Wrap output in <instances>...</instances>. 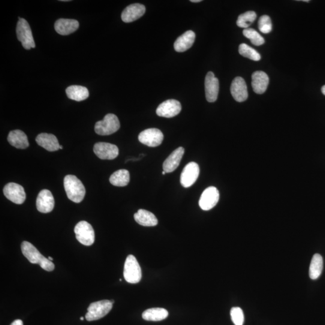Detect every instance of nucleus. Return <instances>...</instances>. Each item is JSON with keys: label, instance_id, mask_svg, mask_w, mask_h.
<instances>
[{"label": "nucleus", "instance_id": "f257e3e1", "mask_svg": "<svg viewBox=\"0 0 325 325\" xmlns=\"http://www.w3.org/2000/svg\"><path fill=\"white\" fill-rule=\"evenodd\" d=\"M21 251H22L24 257L30 263L38 264L42 269L48 271V272H51L54 269L55 266H54L53 262L48 260V258L45 257L43 255H42L32 243L24 241L21 244Z\"/></svg>", "mask_w": 325, "mask_h": 325}, {"label": "nucleus", "instance_id": "f03ea898", "mask_svg": "<svg viewBox=\"0 0 325 325\" xmlns=\"http://www.w3.org/2000/svg\"><path fill=\"white\" fill-rule=\"evenodd\" d=\"M64 188L69 200L75 203H81L85 197V188L82 182L75 176L68 175L65 177Z\"/></svg>", "mask_w": 325, "mask_h": 325}, {"label": "nucleus", "instance_id": "7ed1b4c3", "mask_svg": "<svg viewBox=\"0 0 325 325\" xmlns=\"http://www.w3.org/2000/svg\"><path fill=\"white\" fill-rule=\"evenodd\" d=\"M113 304L111 300H102L92 303L87 308L85 316L86 320L91 321L104 317L112 309Z\"/></svg>", "mask_w": 325, "mask_h": 325}, {"label": "nucleus", "instance_id": "20e7f679", "mask_svg": "<svg viewBox=\"0 0 325 325\" xmlns=\"http://www.w3.org/2000/svg\"><path fill=\"white\" fill-rule=\"evenodd\" d=\"M123 276L125 281L130 284H136L141 279V270L136 258L132 255H129L126 257Z\"/></svg>", "mask_w": 325, "mask_h": 325}, {"label": "nucleus", "instance_id": "39448f33", "mask_svg": "<svg viewBox=\"0 0 325 325\" xmlns=\"http://www.w3.org/2000/svg\"><path fill=\"white\" fill-rule=\"evenodd\" d=\"M120 128L118 118L114 114H107L104 119L96 123L95 131L96 134L108 135L114 133Z\"/></svg>", "mask_w": 325, "mask_h": 325}, {"label": "nucleus", "instance_id": "423d86ee", "mask_svg": "<svg viewBox=\"0 0 325 325\" xmlns=\"http://www.w3.org/2000/svg\"><path fill=\"white\" fill-rule=\"evenodd\" d=\"M17 35L18 40L21 42L26 50L35 48L31 28L28 22L24 18H19L17 26Z\"/></svg>", "mask_w": 325, "mask_h": 325}, {"label": "nucleus", "instance_id": "0eeeda50", "mask_svg": "<svg viewBox=\"0 0 325 325\" xmlns=\"http://www.w3.org/2000/svg\"><path fill=\"white\" fill-rule=\"evenodd\" d=\"M76 239L84 246H91L95 242V231L92 225L86 221H80L75 226Z\"/></svg>", "mask_w": 325, "mask_h": 325}, {"label": "nucleus", "instance_id": "6e6552de", "mask_svg": "<svg viewBox=\"0 0 325 325\" xmlns=\"http://www.w3.org/2000/svg\"><path fill=\"white\" fill-rule=\"evenodd\" d=\"M138 138L140 143L147 146L156 147L160 145L164 135L157 128H149L141 131Z\"/></svg>", "mask_w": 325, "mask_h": 325}, {"label": "nucleus", "instance_id": "1a4fd4ad", "mask_svg": "<svg viewBox=\"0 0 325 325\" xmlns=\"http://www.w3.org/2000/svg\"><path fill=\"white\" fill-rule=\"evenodd\" d=\"M200 167L195 162H190L186 166L181 174L180 183L184 188L192 186L197 180L200 175Z\"/></svg>", "mask_w": 325, "mask_h": 325}, {"label": "nucleus", "instance_id": "9d476101", "mask_svg": "<svg viewBox=\"0 0 325 325\" xmlns=\"http://www.w3.org/2000/svg\"><path fill=\"white\" fill-rule=\"evenodd\" d=\"M6 198L15 204H22L26 200V194L23 186L15 183H8L3 189Z\"/></svg>", "mask_w": 325, "mask_h": 325}, {"label": "nucleus", "instance_id": "9b49d317", "mask_svg": "<svg viewBox=\"0 0 325 325\" xmlns=\"http://www.w3.org/2000/svg\"><path fill=\"white\" fill-rule=\"evenodd\" d=\"M219 200L218 190L215 187H209L202 194L199 205L202 210L208 211L215 207L218 204Z\"/></svg>", "mask_w": 325, "mask_h": 325}, {"label": "nucleus", "instance_id": "f8f14e48", "mask_svg": "<svg viewBox=\"0 0 325 325\" xmlns=\"http://www.w3.org/2000/svg\"><path fill=\"white\" fill-rule=\"evenodd\" d=\"M182 111V105L176 99H168L162 102L156 108V113L160 117L171 118L175 117Z\"/></svg>", "mask_w": 325, "mask_h": 325}, {"label": "nucleus", "instance_id": "ddd939ff", "mask_svg": "<svg viewBox=\"0 0 325 325\" xmlns=\"http://www.w3.org/2000/svg\"><path fill=\"white\" fill-rule=\"evenodd\" d=\"M93 151L102 159H113L119 155L118 147L115 144L106 142H98L93 146Z\"/></svg>", "mask_w": 325, "mask_h": 325}, {"label": "nucleus", "instance_id": "4468645a", "mask_svg": "<svg viewBox=\"0 0 325 325\" xmlns=\"http://www.w3.org/2000/svg\"><path fill=\"white\" fill-rule=\"evenodd\" d=\"M219 82L213 72H208L205 79V92L207 101L214 102L218 99Z\"/></svg>", "mask_w": 325, "mask_h": 325}, {"label": "nucleus", "instance_id": "2eb2a0df", "mask_svg": "<svg viewBox=\"0 0 325 325\" xmlns=\"http://www.w3.org/2000/svg\"><path fill=\"white\" fill-rule=\"evenodd\" d=\"M54 207V199L52 194L48 190H42L38 196L36 200V207L39 212L48 213L52 212Z\"/></svg>", "mask_w": 325, "mask_h": 325}, {"label": "nucleus", "instance_id": "dca6fc26", "mask_svg": "<svg viewBox=\"0 0 325 325\" xmlns=\"http://www.w3.org/2000/svg\"><path fill=\"white\" fill-rule=\"evenodd\" d=\"M231 93L237 102H242L248 97V89L245 80L240 77L235 78L231 86Z\"/></svg>", "mask_w": 325, "mask_h": 325}, {"label": "nucleus", "instance_id": "f3484780", "mask_svg": "<svg viewBox=\"0 0 325 325\" xmlns=\"http://www.w3.org/2000/svg\"><path fill=\"white\" fill-rule=\"evenodd\" d=\"M145 11L144 6L139 3L129 5L122 12V20L126 23L133 22L142 17Z\"/></svg>", "mask_w": 325, "mask_h": 325}, {"label": "nucleus", "instance_id": "a211bd4d", "mask_svg": "<svg viewBox=\"0 0 325 325\" xmlns=\"http://www.w3.org/2000/svg\"><path fill=\"white\" fill-rule=\"evenodd\" d=\"M269 78L263 71H255L252 75V86L257 94H263L269 85Z\"/></svg>", "mask_w": 325, "mask_h": 325}, {"label": "nucleus", "instance_id": "6ab92c4d", "mask_svg": "<svg viewBox=\"0 0 325 325\" xmlns=\"http://www.w3.org/2000/svg\"><path fill=\"white\" fill-rule=\"evenodd\" d=\"M184 153H185V149L183 147H179V148L174 150L165 159L162 165L164 171L167 173H171L176 170L182 161Z\"/></svg>", "mask_w": 325, "mask_h": 325}, {"label": "nucleus", "instance_id": "aec40b11", "mask_svg": "<svg viewBox=\"0 0 325 325\" xmlns=\"http://www.w3.org/2000/svg\"><path fill=\"white\" fill-rule=\"evenodd\" d=\"M79 27L77 20L71 19H59L54 24V29L59 35L66 36L73 33Z\"/></svg>", "mask_w": 325, "mask_h": 325}, {"label": "nucleus", "instance_id": "412c9836", "mask_svg": "<svg viewBox=\"0 0 325 325\" xmlns=\"http://www.w3.org/2000/svg\"><path fill=\"white\" fill-rule=\"evenodd\" d=\"M36 143L48 151L54 152L60 149V144L55 135L52 134L41 133L36 138Z\"/></svg>", "mask_w": 325, "mask_h": 325}, {"label": "nucleus", "instance_id": "4be33fe9", "mask_svg": "<svg viewBox=\"0 0 325 325\" xmlns=\"http://www.w3.org/2000/svg\"><path fill=\"white\" fill-rule=\"evenodd\" d=\"M195 33L189 30L183 35L180 36L174 43V49L177 52L182 53L189 49L192 47L195 40Z\"/></svg>", "mask_w": 325, "mask_h": 325}, {"label": "nucleus", "instance_id": "5701e85b", "mask_svg": "<svg viewBox=\"0 0 325 325\" xmlns=\"http://www.w3.org/2000/svg\"><path fill=\"white\" fill-rule=\"evenodd\" d=\"M8 140L12 146L18 149H26L29 146L27 135L20 129H15L9 132Z\"/></svg>", "mask_w": 325, "mask_h": 325}, {"label": "nucleus", "instance_id": "b1692460", "mask_svg": "<svg viewBox=\"0 0 325 325\" xmlns=\"http://www.w3.org/2000/svg\"><path fill=\"white\" fill-rule=\"evenodd\" d=\"M134 218L137 224L143 227H155L158 224V220L151 212L143 209L138 210L134 214Z\"/></svg>", "mask_w": 325, "mask_h": 325}, {"label": "nucleus", "instance_id": "393cba45", "mask_svg": "<svg viewBox=\"0 0 325 325\" xmlns=\"http://www.w3.org/2000/svg\"><path fill=\"white\" fill-rule=\"evenodd\" d=\"M66 93L69 99L76 101L85 100L89 96V90L86 87L78 85L68 87Z\"/></svg>", "mask_w": 325, "mask_h": 325}, {"label": "nucleus", "instance_id": "a878e982", "mask_svg": "<svg viewBox=\"0 0 325 325\" xmlns=\"http://www.w3.org/2000/svg\"><path fill=\"white\" fill-rule=\"evenodd\" d=\"M169 313L167 309L162 308L147 309L142 313V317L147 321H158L165 320Z\"/></svg>", "mask_w": 325, "mask_h": 325}, {"label": "nucleus", "instance_id": "bb28decb", "mask_svg": "<svg viewBox=\"0 0 325 325\" xmlns=\"http://www.w3.org/2000/svg\"><path fill=\"white\" fill-rule=\"evenodd\" d=\"M323 258L318 254L313 256L311 263H310L309 275L310 278L316 279L320 276L323 270Z\"/></svg>", "mask_w": 325, "mask_h": 325}, {"label": "nucleus", "instance_id": "cd10ccee", "mask_svg": "<svg viewBox=\"0 0 325 325\" xmlns=\"http://www.w3.org/2000/svg\"><path fill=\"white\" fill-rule=\"evenodd\" d=\"M111 185L117 187H125L129 182V173L127 170H120L114 173L110 177Z\"/></svg>", "mask_w": 325, "mask_h": 325}, {"label": "nucleus", "instance_id": "c85d7f7f", "mask_svg": "<svg viewBox=\"0 0 325 325\" xmlns=\"http://www.w3.org/2000/svg\"><path fill=\"white\" fill-rule=\"evenodd\" d=\"M257 15L254 11H248L239 15L237 21V25L241 28L248 29L254 22Z\"/></svg>", "mask_w": 325, "mask_h": 325}, {"label": "nucleus", "instance_id": "c756f323", "mask_svg": "<svg viewBox=\"0 0 325 325\" xmlns=\"http://www.w3.org/2000/svg\"><path fill=\"white\" fill-rule=\"evenodd\" d=\"M239 52L240 55L249 59L258 61L261 59L260 54L257 51L245 44L240 45Z\"/></svg>", "mask_w": 325, "mask_h": 325}, {"label": "nucleus", "instance_id": "7c9ffc66", "mask_svg": "<svg viewBox=\"0 0 325 325\" xmlns=\"http://www.w3.org/2000/svg\"><path fill=\"white\" fill-rule=\"evenodd\" d=\"M243 35L250 39L251 43L256 46H260L264 44V39L254 29L248 28L243 30Z\"/></svg>", "mask_w": 325, "mask_h": 325}, {"label": "nucleus", "instance_id": "2f4dec72", "mask_svg": "<svg viewBox=\"0 0 325 325\" xmlns=\"http://www.w3.org/2000/svg\"><path fill=\"white\" fill-rule=\"evenodd\" d=\"M258 29L262 33L267 34L272 30V21L267 15H263L258 21Z\"/></svg>", "mask_w": 325, "mask_h": 325}, {"label": "nucleus", "instance_id": "473e14b6", "mask_svg": "<svg viewBox=\"0 0 325 325\" xmlns=\"http://www.w3.org/2000/svg\"><path fill=\"white\" fill-rule=\"evenodd\" d=\"M231 320L235 325H243L245 317L243 310L239 307H233L230 312Z\"/></svg>", "mask_w": 325, "mask_h": 325}, {"label": "nucleus", "instance_id": "72a5a7b5", "mask_svg": "<svg viewBox=\"0 0 325 325\" xmlns=\"http://www.w3.org/2000/svg\"><path fill=\"white\" fill-rule=\"evenodd\" d=\"M11 325H23V322L20 319H17L12 322Z\"/></svg>", "mask_w": 325, "mask_h": 325}, {"label": "nucleus", "instance_id": "f704fd0d", "mask_svg": "<svg viewBox=\"0 0 325 325\" xmlns=\"http://www.w3.org/2000/svg\"><path fill=\"white\" fill-rule=\"evenodd\" d=\"M321 92L325 95V85L321 87Z\"/></svg>", "mask_w": 325, "mask_h": 325}, {"label": "nucleus", "instance_id": "c9c22d12", "mask_svg": "<svg viewBox=\"0 0 325 325\" xmlns=\"http://www.w3.org/2000/svg\"><path fill=\"white\" fill-rule=\"evenodd\" d=\"M191 2L192 3H200L202 2V0H191Z\"/></svg>", "mask_w": 325, "mask_h": 325}, {"label": "nucleus", "instance_id": "e433bc0d", "mask_svg": "<svg viewBox=\"0 0 325 325\" xmlns=\"http://www.w3.org/2000/svg\"><path fill=\"white\" fill-rule=\"evenodd\" d=\"M48 260H50V261H52L53 260V258L51 257H48Z\"/></svg>", "mask_w": 325, "mask_h": 325}, {"label": "nucleus", "instance_id": "4c0bfd02", "mask_svg": "<svg viewBox=\"0 0 325 325\" xmlns=\"http://www.w3.org/2000/svg\"><path fill=\"white\" fill-rule=\"evenodd\" d=\"M166 173H166V172L164 171L162 172V175H165Z\"/></svg>", "mask_w": 325, "mask_h": 325}, {"label": "nucleus", "instance_id": "58836bf2", "mask_svg": "<svg viewBox=\"0 0 325 325\" xmlns=\"http://www.w3.org/2000/svg\"><path fill=\"white\" fill-rule=\"evenodd\" d=\"M84 318L83 317H80V320H84Z\"/></svg>", "mask_w": 325, "mask_h": 325}, {"label": "nucleus", "instance_id": "ea45409f", "mask_svg": "<svg viewBox=\"0 0 325 325\" xmlns=\"http://www.w3.org/2000/svg\"><path fill=\"white\" fill-rule=\"evenodd\" d=\"M63 146L60 145V149H63Z\"/></svg>", "mask_w": 325, "mask_h": 325}]
</instances>
